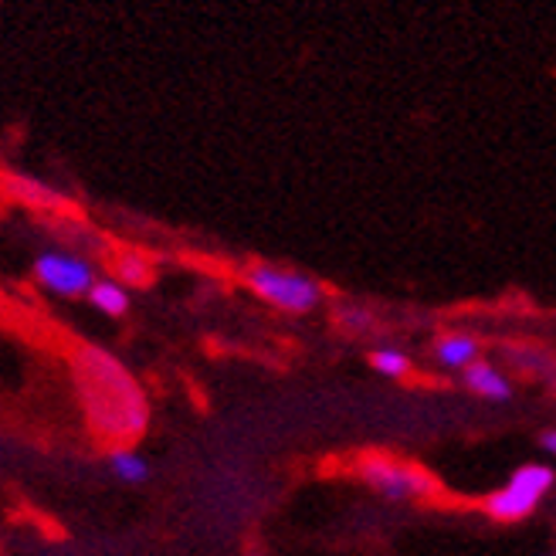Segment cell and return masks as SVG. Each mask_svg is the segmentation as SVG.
<instances>
[{
    "label": "cell",
    "mask_w": 556,
    "mask_h": 556,
    "mask_svg": "<svg viewBox=\"0 0 556 556\" xmlns=\"http://www.w3.org/2000/svg\"><path fill=\"white\" fill-rule=\"evenodd\" d=\"M75 380L86 404L89 425L116 441H129L147 428V401L136 380L116 364L113 356L86 346L75 356Z\"/></svg>",
    "instance_id": "obj_1"
},
{
    "label": "cell",
    "mask_w": 556,
    "mask_h": 556,
    "mask_svg": "<svg viewBox=\"0 0 556 556\" xmlns=\"http://www.w3.org/2000/svg\"><path fill=\"white\" fill-rule=\"evenodd\" d=\"M244 282L262 302L275 305L282 313H313L323 302V286L316 278L302 275L295 268H282V265H252L244 271Z\"/></svg>",
    "instance_id": "obj_2"
},
{
    "label": "cell",
    "mask_w": 556,
    "mask_h": 556,
    "mask_svg": "<svg viewBox=\"0 0 556 556\" xmlns=\"http://www.w3.org/2000/svg\"><path fill=\"white\" fill-rule=\"evenodd\" d=\"M556 476L546 465H522L516 476L509 479L506 489H498L485 498V513L498 522H519L526 516H533L536 506L549 495Z\"/></svg>",
    "instance_id": "obj_3"
},
{
    "label": "cell",
    "mask_w": 556,
    "mask_h": 556,
    "mask_svg": "<svg viewBox=\"0 0 556 556\" xmlns=\"http://www.w3.org/2000/svg\"><path fill=\"white\" fill-rule=\"evenodd\" d=\"M356 476L374 492L394 498V503H414V498H425L434 489L428 471L414 468L407 462H397L391 455H364L356 462Z\"/></svg>",
    "instance_id": "obj_4"
},
{
    "label": "cell",
    "mask_w": 556,
    "mask_h": 556,
    "mask_svg": "<svg viewBox=\"0 0 556 556\" xmlns=\"http://www.w3.org/2000/svg\"><path fill=\"white\" fill-rule=\"evenodd\" d=\"M35 278L38 286H45L54 295H65V299H78V295H89L92 282H96V268L68 252H45L35 258Z\"/></svg>",
    "instance_id": "obj_5"
},
{
    "label": "cell",
    "mask_w": 556,
    "mask_h": 556,
    "mask_svg": "<svg viewBox=\"0 0 556 556\" xmlns=\"http://www.w3.org/2000/svg\"><path fill=\"white\" fill-rule=\"evenodd\" d=\"M465 383H468V391H476L485 401H506L513 394V383L503 377V370H495L492 364H482V359L465 367Z\"/></svg>",
    "instance_id": "obj_6"
},
{
    "label": "cell",
    "mask_w": 556,
    "mask_h": 556,
    "mask_svg": "<svg viewBox=\"0 0 556 556\" xmlns=\"http://www.w3.org/2000/svg\"><path fill=\"white\" fill-rule=\"evenodd\" d=\"M434 356L441 367L448 370H465L479 359V340L468 337V332H452V337H441L434 346Z\"/></svg>",
    "instance_id": "obj_7"
},
{
    "label": "cell",
    "mask_w": 556,
    "mask_h": 556,
    "mask_svg": "<svg viewBox=\"0 0 556 556\" xmlns=\"http://www.w3.org/2000/svg\"><path fill=\"white\" fill-rule=\"evenodd\" d=\"M109 471H113L123 485H143L150 479V462L139 452L126 448V444H119V448L109 452Z\"/></svg>",
    "instance_id": "obj_8"
},
{
    "label": "cell",
    "mask_w": 556,
    "mask_h": 556,
    "mask_svg": "<svg viewBox=\"0 0 556 556\" xmlns=\"http://www.w3.org/2000/svg\"><path fill=\"white\" fill-rule=\"evenodd\" d=\"M89 302H92V309H99L105 316H126L129 292L123 282H116V278H96L89 289Z\"/></svg>",
    "instance_id": "obj_9"
},
{
    "label": "cell",
    "mask_w": 556,
    "mask_h": 556,
    "mask_svg": "<svg viewBox=\"0 0 556 556\" xmlns=\"http://www.w3.org/2000/svg\"><path fill=\"white\" fill-rule=\"evenodd\" d=\"M113 278L123 286H143L150 282V265L132 252H123L113 258Z\"/></svg>",
    "instance_id": "obj_10"
},
{
    "label": "cell",
    "mask_w": 556,
    "mask_h": 556,
    "mask_svg": "<svg viewBox=\"0 0 556 556\" xmlns=\"http://www.w3.org/2000/svg\"><path fill=\"white\" fill-rule=\"evenodd\" d=\"M370 364H374L377 374L394 377V380L410 374V359H407L401 350H374V353H370Z\"/></svg>",
    "instance_id": "obj_11"
},
{
    "label": "cell",
    "mask_w": 556,
    "mask_h": 556,
    "mask_svg": "<svg viewBox=\"0 0 556 556\" xmlns=\"http://www.w3.org/2000/svg\"><path fill=\"white\" fill-rule=\"evenodd\" d=\"M543 448L556 455V431H546V434H543Z\"/></svg>",
    "instance_id": "obj_12"
}]
</instances>
